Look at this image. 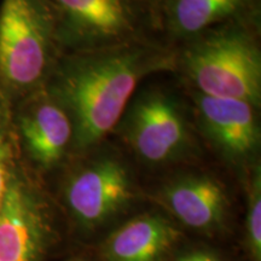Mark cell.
<instances>
[{
	"mask_svg": "<svg viewBox=\"0 0 261 261\" xmlns=\"http://www.w3.org/2000/svg\"><path fill=\"white\" fill-rule=\"evenodd\" d=\"M174 64L171 51L142 41L61 58L46 89L69 113L74 148L90 149L106 138L140 81Z\"/></svg>",
	"mask_w": 261,
	"mask_h": 261,
	"instance_id": "obj_1",
	"label": "cell"
},
{
	"mask_svg": "<svg viewBox=\"0 0 261 261\" xmlns=\"http://www.w3.org/2000/svg\"><path fill=\"white\" fill-rule=\"evenodd\" d=\"M62 54L48 0H3L0 5V93L11 107L44 89Z\"/></svg>",
	"mask_w": 261,
	"mask_h": 261,
	"instance_id": "obj_2",
	"label": "cell"
},
{
	"mask_svg": "<svg viewBox=\"0 0 261 261\" xmlns=\"http://www.w3.org/2000/svg\"><path fill=\"white\" fill-rule=\"evenodd\" d=\"M182 64L200 94L259 107L261 54L244 29L221 28L203 35L185 51Z\"/></svg>",
	"mask_w": 261,
	"mask_h": 261,
	"instance_id": "obj_3",
	"label": "cell"
},
{
	"mask_svg": "<svg viewBox=\"0 0 261 261\" xmlns=\"http://www.w3.org/2000/svg\"><path fill=\"white\" fill-rule=\"evenodd\" d=\"M48 2L56 17L62 51L80 54L140 41V0Z\"/></svg>",
	"mask_w": 261,
	"mask_h": 261,
	"instance_id": "obj_4",
	"label": "cell"
},
{
	"mask_svg": "<svg viewBox=\"0 0 261 261\" xmlns=\"http://www.w3.org/2000/svg\"><path fill=\"white\" fill-rule=\"evenodd\" d=\"M51 240L50 208L19 151L0 203V261H44Z\"/></svg>",
	"mask_w": 261,
	"mask_h": 261,
	"instance_id": "obj_5",
	"label": "cell"
},
{
	"mask_svg": "<svg viewBox=\"0 0 261 261\" xmlns=\"http://www.w3.org/2000/svg\"><path fill=\"white\" fill-rule=\"evenodd\" d=\"M125 138L143 161L163 165L187 156L192 139L178 103L160 91L143 93L129 108Z\"/></svg>",
	"mask_w": 261,
	"mask_h": 261,
	"instance_id": "obj_6",
	"label": "cell"
},
{
	"mask_svg": "<svg viewBox=\"0 0 261 261\" xmlns=\"http://www.w3.org/2000/svg\"><path fill=\"white\" fill-rule=\"evenodd\" d=\"M133 198L129 173L114 158L97 159L74 172L64 185V201L74 220L96 228L120 213Z\"/></svg>",
	"mask_w": 261,
	"mask_h": 261,
	"instance_id": "obj_7",
	"label": "cell"
},
{
	"mask_svg": "<svg viewBox=\"0 0 261 261\" xmlns=\"http://www.w3.org/2000/svg\"><path fill=\"white\" fill-rule=\"evenodd\" d=\"M12 123L19 150L42 169L55 167L74 146L69 113L46 86L12 106Z\"/></svg>",
	"mask_w": 261,
	"mask_h": 261,
	"instance_id": "obj_8",
	"label": "cell"
},
{
	"mask_svg": "<svg viewBox=\"0 0 261 261\" xmlns=\"http://www.w3.org/2000/svg\"><path fill=\"white\" fill-rule=\"evenodd\" d=\"M201 128L221 155L231 161L250 158L260 144L256 107L238 99L196 97Z\"/></svg>",
	"mask_w": 261,
	"mask_h": 261,
	"instance_id": "obj_9",
	"label": "cell"
},
{
	"mask_svg": "<svg viewBox=\"0 0 261 261\" xmlns=\"http://www.w3.org/2000/svg\"><path fill=\"white\" fill-rule=\"evenodd\" d=\"M159 201L178 221L197 231H214L226 219L228 198L223 184L208 174H191L166 184Z\"/></svg>",
	"mask_w": 261,
	"mask_h": 261,
	"instance_id": "obj_10",
	"label": "cell"
},
{
	"mask_svg": "<svg viewBox=\"0 0 261 261\" xmlns=\"http://www.w3.org/2000/svg\"><path fill=\"white\" fill-rule=\"evenodd\" d=\"M180 233L159 213L135 217L116 228L102 246L106 261H167Z\"/></svg>",
	"mask_w": 261,
	"mask_h": 261,
	"instance_id": "obj_11",
	"label": "cell"
},
{
	"mask_svg": "<svg viewBox=\"0 0 261 261\" xmlns=\"http://www.w3.org/2000/svg\"><path fill=\"white\" fill-rule=\"evenodd\" d=\"M252 0H166L168 28L178 37H194L212 25L237 17Z\"/></svg>",
	"mask_w": 261,
	"mask_h": 261,
	"instance_id": "obj_12",
	"label": "cell"
},
{
	"mask_svg": "<svg viewBox=\"0 0 261 261\" xmlns=\"http://www.w3.org/2000/svg\"><path fill=\"white\" fill-rule=\"evenodd\" d=\"M18 155L19 148L12 123V107L0 93V203Z\"/></svg>",
	"mask_w": 261,
	"mask_h": 261,
	"instance_id": "obj_13",
	"label": "cell"
},
{
	"mask_svg": "<svg viewBox=\"0 0 261 261\" xmlns=\"http://www.w3.org/2000/svg\"><path fill=\"white\" fill-rule=\"evenodd\" d=\"M247 246L254 261H261V177L260 169L254 173L248 197Z\"/></svg>",
	"mask_w": 261,
	"mask_h": 261,
	"instance_id": "obj_14",
	"label": "cell"
},
{
	"mask_svg": "<svg viewBox=\"0 0 261 261\" xmlns=\"http://www.w3.org/2000/svg\"><path fill=\"white\" fill-rule=\"evenodd\" d=\"M177 261H221L219 257L215 256L214 254H211L208 252H192L188 253L181 257H179Z\"/></svg>",
	"mask_w": 261,
	"mask_h": 261,
	"instance_id": "obj_15",
	"label": "cell"
},
{
	"mask_svg": "<svg viewBox=\"0 0 261 261\" xmlns=\"http://www.w3.org/2000/svg\"><path fill=\"white\" fill-rule=\"evenodd\" d=\"M69 261H85L84 259H70Z\"/></svg>",
	"mask_w": 261,
	"mask_h": 261,
	"instance_id": "obj_16",
	"label": "cell"
},
{
	"mask_svg": "<svg viewBox=\"0 0 261 261\" xmlns=\"http://www.w3.org/2000/svg\"><path fill=\"white\" fill-rule=\"evenodd\" d=\"M152 2H160V0H152Z\"/></svg>",
	"mask_w": 261,
	"mask_h": 261,
	"instance_id": "obj_17",
	"label": "cell"
}]
</instances>
